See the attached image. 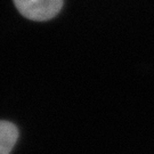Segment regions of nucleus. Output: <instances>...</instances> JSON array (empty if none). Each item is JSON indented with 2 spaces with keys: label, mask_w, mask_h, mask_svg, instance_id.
Instances as JSON below:
<instances>
[{
  "label": "nucleus",
  "mask_w": 154,
  "mask_h": 154,
  "mask_svg": "<svg viewBox=\"0 0 154 154\" xmlns=\"http://www.w3.org/2000/svg\"><path fill=\"white\" fill-rule=\"evenodd\" d=\"M64 0H14L17 11L31 21H48L55 17Z\"/></svg>",
  "instance_id": "nucleus-1"
},
{
  "label": "nucleus",
  "mask_w": 154,
  "mask_h": 154,
  "mask_svg": "<svg viewBox=\"0 0 154 154\" xmlns=\"http://www.w3.org/2000/svg\"><path fill=\"white\" fill-rule=\"evenodd\" d=\"M18 130L13 123L0 121V154H9L16 143Z\"/></svg>",
  "instance_id": "nucleus-2"
}]
</instances>
